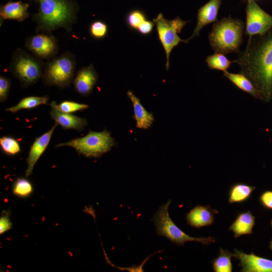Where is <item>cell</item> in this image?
Returning <instances> with one entry per match:
<instances>
[{"mask_svg":"<svg viewBox=\"0 0 272 272\" xmlns=\"http://www.w3.org/2000/svg\"><path fill=\"white\" fill-rule=\"evenodd\" d=\"M233 62L251 81L262 101L269 102L272 99V29L248 40L246 48Z\"/></svg>","mask_w":272,"mask_h":272,"instance_id":"cell-1","label":"cell"},{"mask_svg":"<svg viewBox=\"0 0 272 272\" xmlns=\"http://www.w3.org/2000/svg\"><path fill=\"white\" fill-rule=\"evenodd\" d=\"M38 13L33 15L37 31L49 33L59 28L72 31L79 10L78 4L71 0H35Z\"/></svg>","mask_w":272,"mask_h":272,"instance_id":"cell-2","label":"cell"},{"mask_svg":"<svg viewBox=\"0 0 272 272\" xmlns=\"http://www.w3.org/2000/svg\"><path fill=\"white\" fill-rule=\"evenodd\" d=\"M244 22L231 16L214 23L209 34V44L215 52L239 53L243 42Z\"/></svg>","mask_w":272,"mask_h":272,"instance_id":"cell-3","label":"cell"},{"mask_svg":"<svg viewBox=\"0 0 272 272\" xmlns=\"http://www.w3.org/2000/svg\"><path fill=\"white\" fill-rule=\"evenodd\" d=\"M172 200L169 199L162 205L156 212L153 221L156 228V233L159 236H164L172 243L178 246H183L186 242L194 241L205 245L215 243L214 237H193L184 233L173 222L169 214V207Z\"/></svg>","mask_w":272,"mask_h":272,"instance_id":"cell-4","label":"cell"},{"mask_svg":"<svg viewBox=\"0 0 272 272\" xmlns=\"http://www.w3.org/2000/svg\"><path fill=\"white\" fill-rule=\"evenodd\" d=\"M76 61L75 55L65 51L45 63L42 79L46 86H69L74 80Z\"/></svg>","mask_w":272,"mask_h":272,"instance_id":"cell-5","label":"cell"},{"mask_svg":"<svg viewBox=\"0 0 272 272\" xmlns=\"http://www.w3.org/2000/svg\"><path fill=\"white\" fill-rule=\"evenodd\" d=\"M44 65L42 59L23 49L17 48L12 57L9 69L22 86L27 87L42 78Z\"/></svg>","mask_w":272,"mask_h":272,"instance_id":"cell-6","label":"cell"},{"mask_svg":"<svg viewBox=\"0 0 272 272\" xmlns=\"http://www.w3.org/2000/svg\"><path fill=\"white\" fill-rule=\"evenodd\" d=\"M114 145V140L107 130L101 132L90 130L84 137L58 144L55 148L70 146L86 157L98 158L109 151Z\"/></svg>","mask_w":272,"mask_h":272,"instance_id":"cell-7","label":"cell"},{"mask_svg":"<svg viewBox=\"0 0 272 272\" xmlns=\"http://www.w3.org/2000/svg\"><path fill=\"white\" fill-rule=\"evenodd\" d=\"M153 21L156 25L159 40L166 53V69L168 70L169 56L171 51L180 42H188L187 39H182L178 35L188 22L182 20L179 17L169 20L166 19L162 13L159 14L156 18L153 19Z\"/></svg>","mask_w":272,"mask_h":272,"instance_id":"cell-8","label":"cell"},{"mask_svg":"<svg viewBox=\"0 0 272 272\" xmlns=\"http://www.w3.org/2000/svg\"><path fill=\"white\" fill-rule=\"evenodd\" d=\"M247 1L245 34L249 40L254 36L263 35L272 29V16L262 10L254 0Z\"/></svg>","mask_w":272,"mask_h":272,"instance_id":"cell-9","label":"cell"},{"mask_svg":"<svg viewBox=\"0 0 272 272\" xmlns=\"http://www.w3.org/2000/svg\"><path fill=\"white\" fill-rule=\"evenodd\" d=\"M25 47L35 56L40 59L54 57L58 50L56 38L49 34L39 33L27 38Z\"/></svg>","mask_w":272,"mask_h":272,"instance_id":"cell-10","label":"cell"},{"mask_svg":"<svg viewBox=\"0 0 272 272\" xmlns=\"http://www.w3.org/2000/svg\"><path fill=\"white\" fill-rule=\"evenodd\" d=\"M234 257L239 260L241 272H272V260L256 255L252 252L247 254L234 249Z\"/></svg>","mask_w":272,"mask_h":272,"instance_id":"cell-11","label":"cell"},{"mask_svg":"<svg viewBox=\"0 0 272 272\" xmlns=\"http://www.w3.org/2000/svg\"><path fill=\"white\" fill-rule=\"evenodd\" d=\"M223 0H210L201 7L197 14V23L191 36L187 39L189 41L198 36L200 30L207 25L218 21L217 16Z\"/></svg>","mask_w":272,"mask_h":272,"instance_id":"cell-12","label":"cell"},{"mask_svg":"<svg viewBox=\"0 0 272 272\" xmlns=\"http://www.w3.org/2000/svg\"><path fill=\"white\" fill-rule=\"evenodd\" d=\"M57 125L55 123L48 131L37 138L31 145L26 159L27 164L25 172L26 177L32 174L35 164L49 145Z\"/></svg>","mask_w":272,"mask_h":272,"instance_id":"cell-13","label":"cell"},{"mask_svg":"<svg viewBox=\"0 0 272 272\" xmlns=\"http://www.w3.org/2000/svg\"><path fill=\"white\" fill-rule=\"evenodd\" d=\"M219 212L210 206L196 205L186 214L185 220L187 224L195 228L210 226L215 222V214Z\"/></svg>","mask_w":272,"mask_h":272,"instance_id":"cell-14","label":"cell"},{"mask_svg":"<svg viewBox=\"0 0 272 272\" xmlns=\"http://www.w3.org/2000/svg\"><path fill=\"white\" fill-rule=\"evenodd\" d=\"M98 80V74L93 65L83 67L77 72L73 80L75 90L82 96L91 94Z\"/></svg>","mask_w":272,"mask_h":272,"instance_id":"cell-15","label":"cell"},{"mask_svg":"<svg viewBox=\"0 0 272 272\" xmlns=\"http://www.w3.org/2000/svg\"><path fill=\"white\" fill-rule=\"evenodd\" d=\"M29 5L21 1H9L0 8L1 23L4 20L23 22L29 17Z\"/></svg>","mask_w":272,"mask_h":272,"instance_id":"cell-16","label":"cell"},{"mask_svg":"<svg viewBox=\"0 0 272 272\" xmlns=\"http://www.w3.org/2000/svg\"><path fill=\"white\" fill-rule=\"evenodd\" d=\"M50 114L55 123L60 125L64 129L81 131L87 125V120L85 118L71 113L59 111L53 107H51Z\"/></svg>","mask_w":272,"mask_h":272,"instance_id":"cell-17","label":"cell"},{"mask_svg":"<svg viewBox=\"0 0 272 272\" xmlns=\"http://www.w3.org/2000/svg\"><path fill=\"white\" fill-rule=\"evenodd\" d=\"M255 223V217L249 210H248L238 214L229 227V230L234 233V238H238L242 235H252Z\"/></svg>","mask_w":272,"mask_h":272,"instance_id":"cell-18","label":"cell"},{"mask_svg":"<svg viewBox=\"0 0 272 272\" xmlns=\"http://www.w3.org/2000/svg\"><path fill=\"white\" fill-rule=\"evenodd\" d=\"M127 95L132 103L136 126L139 128H148L154 121L152 113L146 110L140 100L131 91H127Z\"/></svg>","mask_w":272,"mask_h":272,"instance_id":"cell-19","label":"cell"},{"mask_svg":"<svg viewBox=\"0 0 272 272\" xmlns=\"http://www.w3.org/2000/svg\"><path fill=\"white\" fill-rule=\"evenodd\" d=\"M223 76L228 79L239 89L250 94L255 99L262 101V98L251 81L243 74L223 72Z\"/></svg>","mask_w":272,"mask_h":272,"instance_id":"cell-20","label":"cell"},{"mask_svg":"<svg viewBox=\"0 0 272 272\" xmlns=\"http://www.w3.org/2000/svg\"><path fill=\"white\" fill-rule=\"evenodd\" d=\"M254 186L244 183L232 185L229 190L228 201L230 204L240 203L247 200L255 189Z\"/></svg>","mask_w":272,"mask_h":272,"instance_id":"cell-21","label":"cell"},{"mask_svg":"<svg viewBox=\"0 0 272 272\" xmlns=\"http://www.w3.org/2000/svg\"><path fill=\"white\" fill-rule=\"evenodd\" d=\"M49 101L47 95L43 96H29L22 99L16 105L8 108L6 111L16 113L21 109L35 108L40 105L46 104Z\"/></svg>","mask_w":272,"mask_h":272,"instance_id":"cell-22","label":"cell"},{"mask_svg":"<svg viewBox=\"0 0 272 272\" xmlns=\"http://www.w3.org/2000/svg\"><path fill=\"white\" fill-rule=\"evenodd\" d=\"M234 257V253L219 248V254L217 258L212 260V264L215 272H231L232 263L231 258Z\"/></svg>","mask_w":272,"mask_h":272,"instance_id":"cell-23","label":"cell"},{"mask_svg":"<svg viewBox=\"0 0 272 272\" xmlns=\"http://www.w3.org/2000/svg\"><path fill=\"white\" fill-rule=\"evenodd\" d=\"M12 190L15 196L25 198L29 197L33 193L34 188L28 179L25 178H18L12 184Z\"/></svg>","mask_w":272,"mask_h":272,"instance_id":"cell-24","label":"cell"},{"mask_svg":"<svg viewBox=\"0 0 272 272\" xmlns=\"http://www.w3.org/2000/svg\"><path fill=\"white\" fill-rule=\"evenodd\" d=\"M205 61L211 70H218L223 72L227 71L231 64L233 63L224 54L218 52L208 56Z\"/></svg>","mask_w":272,"mask_h":272,"instance_id":"cell-25","label":"cell"},{"mask_svg":"<svg viewBox=\"0 0 272 272\" xmlns=\"http://www.w3.org/2000/svg\"><path fill=\"white\" fill-rule=\"evenodd\" d=\"M51 107L55 109L67 113H72L78 111H82L87 109L89 106L84 103H80L71 101H64L58 104L55 101L50 103Z\"/></svg>","mask_w":272,"mask_h":272,"instance_id":"cell-26","label":"cell"},{"mask_svg":"<svg viewBox=\"0 0 272 272\" xmlns=\"http://www.w3.org/2000/svg\"><path fill=\"white\" fill-rule=\"evenodd\" d=\"M0 146L4 153L10 156L17 155L21 151L18 141L11 137L4 136L0 138Z\"/></svg>","mask_w":272,"mask_h":272,"instance_id":"cell-27","label":"cell"},{"mask_svg":"<svg viewBox=\"0 0 272 272\" xmlns=\"http://www.w3.org/2000/svg\"><path fill=\"white\" fill-rule=\"evenodd\" d=\"M146 20V15L140 10L130 11L126 17V23L127 26L130 29L135 30H137L139 26Z\"/></svg>","mask_w":272,"mask_h":272,"instance_id":"cell-28","label":"cell"},{"mask_svg":"<svg viewBox=\"0 0 272 272\" xmlns=\"http://www.w3.org/2000/svg\"><path fill=\"white\" fill-rule=\"evenodd\" d=\"M107 25L103 21L96 20L91 23L89 26V32L94 38L103 39L108 33Z\"/></svg>","mask_w":272,"mask_h":272,"instance_id":"cell-29","label":"cell"},{"mask_svg":"<svg viewBox=\"0 0 272 272\" xmlns=\"http://www.w3.org/2000/svg\"><path fill=\"white\" fill-rule=\"evenodd\" d=\"M11 81L7 77L1 75L0 76V102H5L8 96L10 88Z\"/></svg>","mask_w":272,"mask_h":272,"instance_id":"cell-30","label":"cell"},{"mask_svg":"<svg viewBox=\"0 0 272 272\" xmlns=\"http://www.w3.org/2000/svg\"><path fill=\"white\" fill-rule=\"evenodd\" d=\"M10 211H3L0 217V234L2 235L12 228Z\"/></svg>","mask_w":272,"mask_h":272,"instance_id":"cell-31","label":"cell"},{"mask_svg":"<svg viewBox=\"0 0 272 272\" xmlns=\"http://www.w3.org/2000/svg\"><path fill=\"white\" fill-rule=\"evenodd\" d=\"M261 205L267 210H272V190H266L259 197Z\"/></svg>","mask_w":272,"mask_h":272,"instance_id":"cell-32","label":"cell"},{"mask_svg":"<svg viewBox=\"0 0 272 272\" xmlns=\"http://www.w3.org/2000/svg\"><path fill=\"white\" fill-rule=\"evenodd\" d=\"M155 25L153 21L146 20L139 26L137 31L140 34L144 35H149L153 31Z\"/></svg>","mask_w":272,"mask_h":272,"instance_id":"cell-33","label":"cell"},{"mask_svg":"<svg viewBox=\"0 0 272 272\" xmlns=\"http://www.w3.org/2000/svg\"><path fill=\"white\" fill-rule=\"evenodd\" d=\"M269 248L272 250V239L270 240L269 242Z\"/></svg>","mask_w":272,"mask_h":272,"instance_id":"cell-34","label":"cell"},{"mask_svg":"<svg viewBox=\"0 0 272 272\" xmlns=\"http://www.w3.org/2000/svg\"><path fill=\"white\" fill-rule=\"evenodd\" d=\"M270 224H271V228H272V219L270 221Z\"/></svg>","mask_w":272,"mask_h":272,"instance_id":"cell-35","label":"cell"}]
</instances>
